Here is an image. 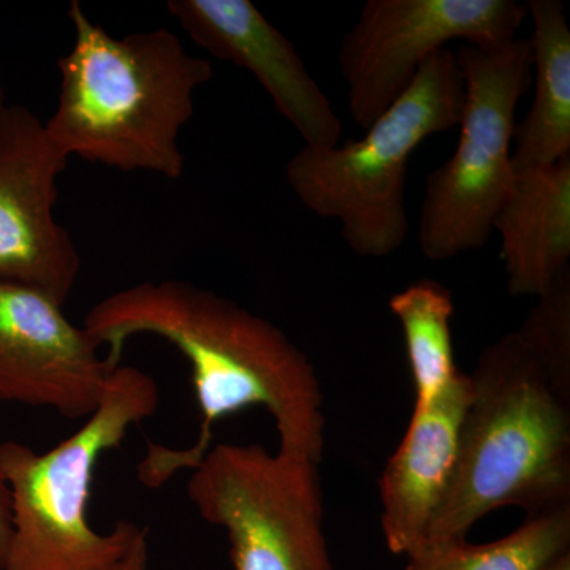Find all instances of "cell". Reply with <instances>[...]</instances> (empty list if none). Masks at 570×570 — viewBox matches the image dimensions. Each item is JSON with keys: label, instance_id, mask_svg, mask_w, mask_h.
Wrapping results in <instances>:
<instances>
[{"label": "cell", "instance_id": "3957f363", "mask_svg": "<svg viewBox=\"0 0 570 570\" xmlns=\"http://www.w3.org/2000/svg\"><path fill=\"white\" fill-rule=\"evenodd\" d=\"M469 379L455 469L423 546L466 539L498 509L570 504V400L519 333L487 347Z\"/></svg>", "mask_w": 570, "mask_h": 570}, {"label": "cell", "instance_id": "ba28073f", "mask_svg": "<svg viewBox=\"0 0 570 570\" xmlns=\"http://www.w3.org/2000/svg\"><path fill=\"white\" fill-rule=\"evenodd\" d=\"M527 18L515 0H370L337 51L352 119L367 129L452 41L508 43Z\"/></svg>", "mask_w": 570, "mask_h": 570}, {"label": "cell", "instance_id": "6da1fadb", "mask_svg": "<svg viewBox=\"0 0 570 570\" xmlns=\"http://www.w3.org/2000/svg\"><path fill=\"white\" fill-rule=\"evenodd\" d=\"M82 326L97 346L108 347L111 367L121 365L127 341L140 335L167 341L190 366L200 411L197 441L186 449L148 442L137 468L148 489L197 466L216 423L255 406L275 419L281 450L322 463L326 420L313 363L283 330L234 299L186 281H148L105 296Z\"/></svg>", "mask_w": 570, "mask_h": 570}, {"label": "cell", "instance_id": "8992f818", "mask_svg": "<svg viewBox=\"0 0 570 570\" xmlns=\"http://www.w3.org/2000/svg\"><path fill=\"white\" fill-rule=\"evenodd\" d=\"M464 100L455 151L428 175L419 245L430 262L482 249L513 181L515 112L531 88L530 39L497 47L459 45Z\"/></svg>", "mask_w": 570, "mask_h": 570}, {"label": "cell", "instance_id": "7c38bea8", "mask_svg": "<svg viewBox=\"0 0 570 570\" xmlns=\"http://www.w3.org/2000/svg\"><path fill=\"white\" fill-rule=\"evenodd\" d=\"M471 379L459 373L430 404L414 407L406 434L379 479L382 532L393 554L426 542L452 480Z\"/></svg>", "mask_w": 570, "mask_h": 570}, {"label": "cell", "instance_id": "30bf717a", "mask_svg": "<svg viewBox=\"0 0 570 570\" xmlns=\"http://www.w3.org/2000/svg\"><path fill=\"white\" fill-rule=\"evenodd\" d=\"M116 367L50 296L0 284V401L91 417Z\"/></svg>", "mask_w": 570, "mask_h": 570}, {"label": "cell", "instance_id": "7a4b0ae2", "mask_svg": "<svg viewBox=\"0 0 570 570\" xmlns=\"http://www.w3.org/2000/svg\"><path fill=\"white\" fill-rule=\"evenodd\" d=\"M73 45L59 59L58 107L45 126L69 157L116 170L179 179V137L213 63L190 55L167 28L116 39L73 0Z\"/></svg>", "mask_w": 570, "mask_h": 570}, {"label": "cell", "instance_id": "5bb4252c", "mask_svg": "<svg viewBox=\"0 0 570 570\" xmlns=\"http://www.w3.org/2000/svg\"><path fill=\"white\" fill-rule=\"evenodd\" d=\"M534 97L513 132L515 174L549 167L570 156V28L558 0H528Z\"/></svg>", "mask_w": 570, "mask_h": 570}, {"label": "cell", "instance_id": "8fae6325", "mask_svg": "<svg viewBox=\"0 0 570 570\" xmlns=\"http://www.w3.org/2000/svg\"><path fill=\"white\" fill-rule=\"evenodd\" d=\"M167 11L198 47L250 71L305 146L340 142L343 122L328 97L295 45L250 0H168Z\"/></svg>", "mask_w": 570, "mask_h": 570}, {"label": "cell", "instance_id": "52a82bcc", "mask_svg": "<svg viewBox=\"0 0 570 570\" xmlns=\"http://www.w3.org/2000/svg\"><path fill=\"white\" fill-rule=\"evenodd\" d=\"M189 472L187 497L227 532L234 570H335L316 461L220 442Z\"/></svg>", "mask_w": 570, "mask_h": 570}, {"label": "cell", "instance_id": "4fadbf2b", "mask_svg": "<svg viewBox=\"0 0 570 570\" xmlns=\"http://www.w3.org/2000/svg\"><path fill=\"white\" fill-rule=\"evenodd\" d=\"M513 296H542L570 268V156L519 171L494 217Z\"/></svg>", "mask_w": 570, "mask_h": 570}, {"label": "cell", "instance_id": "e0dca14e", "mask_svg": "<svg viewBox=\"0 0 570 570\" xmlns=\"http://www.w3.org/2000/svg\"><path fill=\"white\" fill-rule=\"evenodd\" d=\"M517 333L546 367L553 387L570 400V273L539 296Z\"/></svg>", "mask_w": 570, "mask_h": 570}, {"label": "cell", "instance_id": "2e32d148", "mask_svg": "<svg viewBox=\"0 0 570 570\" xmlns=\"http://www.w3.org/2000/svg\"><path fill=\"white\" fill-rule=\"evenodd\" d=\"M400 322L415 387V407L430 404L460 373L453 356L452 294L436 281L407 285L389 302Z\"/></svg>", "mask_w": 570, "mask_h": 570}, {"label": "cell", "instance_id": "d6986e66", "mask_svg": "<svg viewBox=\"0 0 570 570\" xmlns=\"http://www.w3.org/2000/svg\"><path fill=\"white\" fill-rule=\"evenodd\" d=\"M546 570H570V551L569 553L562 554L557 561L551 562Z\"/></svg>", "mask_w": 570, "mask_h": 570}, {"label": "cell", "instance_id": "ac0fdd59", "mask_svg": "<svg viewBox=\"0 0 570 570\" xmlns=\"http://www.w3.org/2000/svg\"><path fill=\"white\" fill-rule=\"evenodd\" d=\"M11 535V494L6 480L0 478V566L6 557Z\"/></svg>", "mask_w": 570, "mask_h": 570}, {"label": "cell", "instance_id": "9a60e30c", "mask_svg": "<svg viewBox=\"0 0 570 570\" xmlns=\"http://www.w3.org/2000/svg\"><path fill=\"white\" fill-rule=\"evenodd\" d=\"M570 551V504L528 515L505 538L474 546L466 539L426 543L404 570H546Z\"/></svg>", "mask_w": 570, "mask_h": 570}, {"label": "cell", "instance_id": "9c48e42d", "mask_svg": "<svg viewBox=\"0 0 570 570\" xmlns=\"http://www.w3.org/2000/svg\"><path fill=\"white\" fill-rule=\"evenodd\" d=\"M69 160L36 112L10 104L0 110V284L33 288L61 306L81 273L77 245L55 213Z\"/></svg>", "mask_w": 570, "mask_h": 570}, {"label": "cell", "instance_id": "277c9868", "mask_svg": "<svg viewBox=\"0 0 570 570\" xmlns=\"http://www.w3.org/2000/svg\"><path fill=\"white\" fill-rule=\"evenodd\" d=\"M156 379L119 365L102 403L80 430L47 452L0 444V478L11 494V535L0 570H149L148 528L121 520L99 532L89 521L94 475L105 453L154 417Z\"/></svg>", "mask_w": 570, "mask_h": 570}, {"label": "cell", "instance_id": "ffe728a7", "mask_svg": "<svg viewBox=\"0 0 570 570\" xmlns=\"http://www.w3.org/2000/svg\"><path fill=\"white\" fill-rule=\"evenodd\" d=\"M7 105L6 80H3V67L0 63V110Z\"/></svg>", "mask_w": 570, "mask_h": 570}, {"label": "cell", "instance_id": "5b68a950", "mask_svg": "<svg viewBox=\"0 0 570 570\" xmlns=\"http://www.w3.org/2000/svg\"><path fill=\"white\" fill-rule=\"evenodd\" d=\"M463 100L455 51L444 48L360 140L294 154L285 167L288 187L311 213L336 219L355 254H393L409 234V159L426 138L459 126Z\"/></svg>", "mask_w": 570, "mask_h": 570}]
</instances>
